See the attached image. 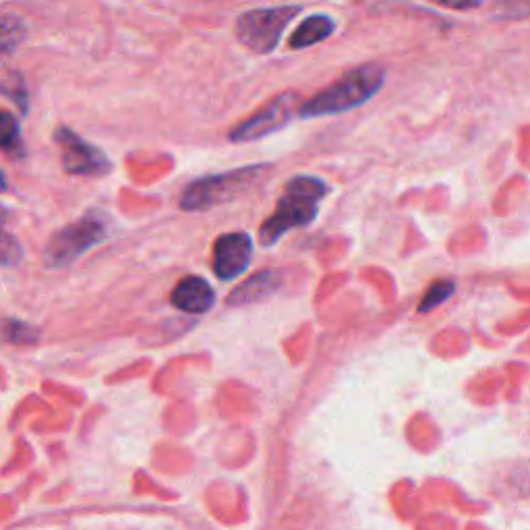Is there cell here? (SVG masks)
<instances>
[{"label": "cell", "instance_id": "6da1fadb", "mask_svg": "<svg viewBox=\"0 0 530 530\" xmlns=\"http://www.w3.org/2000/svg\"><path fill=\"white\" fill-rule=\"evenodd\" d=\"M330 185L317 176L299 174L284 187V195L276 203V212L259 228V243L274 247L284 234L305 228L315 222L319 203L328 197Z\"/></svg>", "mask_w": 530, "mask_h": 530}, {"label": "cell", "instance_id": "7a4b0ae2", "mask_svg": "<svg viewBox=\"0 0 530 530\" xmlns=\"http://www.w3.org/2000/svg\"><path fill=\"white\" fill-rule=\"evenodd\" d=\"M386 83V69L369 63L361 65L357 69L348 71L344 77H340L336 83H332L326 90L313 96L311 100H305L299 108V119H323V116H336L342 112H348L357 106H363L373 96L379 94L381 87Z\"/></svg>", "mask_w": 530, "mask_h": 530}, {"label": "cell", "instance_id": "3957f363", "mask_svg": "<svg viewBox=\"0 0 530 530\" xmlns=\"http://www.w3.org/2000/svg\"><path fill=\"white\" fill-rule=\"evenodd\" d=\"M270 168L272 166L268 164H255L203 176V179H197L185 187L179 199V208L183 212H208L216 205L239 199L255 189L263 179H268Z\"/></svg>", "mask_w": 530, "mask_h": 530}, {"label": "cell", "instance_id": "277c9868", "mask_svg": "<svg viewBox=\"0 0 530 530\" xmlns=\"http://www.w3.org/2000/svg\"><path fill=\"white\" fill-rule=\"evenodd\" d=\"M108 218L102 212H87L79 220L58 230L50 239L44 259L50 268H65L108 237Z\"/></svg>", "mask_w": 530, "mask_h": 530}, {"label": "cell", "instance_id": "5b68a950", "mask_svg": "<svg viewBox=\"0 0 530 530\" xmlns=\"http://www.w3.org/2000/svg\"><path fill=\"white\" fill-rule=\"evenodd\" d=\"M301 9L303 7L299 5H286L247 11L237 19V38L255 54H272L278 48L286 27L294 17H299Z\"/></svg>", "mask_w": 530, "mask_h": 530}, {"label": "cell", "instance_id": "8992f818", "mask_svg": "<svg viewBox=\"0 0 530 530\" xmlns=\"http://www.w3.org/2000/svg\"><path fill=\"white\" fill-rule=\"evenodd\" d=\"M301 104L303 98L299 92H284L272 98L265 106H261L253 116H249V119L241 121L228 133V139L232 143H247L274 135L284 127H288V123L299 114Z\"/></svg>", "mask_w": 530, "mask_h": 530}, {"label": "cell", "instance_id": "52a82bcc", "mask_svg": "<svg viewBox=\"0 0 530 530\" xmlns=\"http://www.w3.org/2000/svg\"><path fill=\"white\" fill-rule=\"evenodd\" d=\"M56 145L61 147L63 156V168L69 174L75 176H104L112 170V162L108 156L100 150V147L92 145L79 137L75 131L67 127H58L54 133Z\"/></svg>", "mask_w": 530, "mask_h": 530}, {"label": "cell", "instance_id": "ba28073f", "mask_svg": "<svg viewBox=\"0 0 530 530\" xmlns=\"http://www.w3.org/2000/svg\"><path fill=\"white\" fill-rule=\"evenodd\" d=\"M253 257V239L245 232H228L216 239L212 268L222 282H230L247 272Z\"/></svg>", "mask_w": 530, "mask_h": 530}, {"label": "cell", "instance_id": "9c48e42d", "mask_svg": "<svg viewBox=\"0 0 530 530\" xmlns=\"http://www.w3.org/2000/svg\"><path fill=\"white\" fill-rule=\"evenodd\" d=\"M170 303L183 313L201 315V313H208L214 307L216 292L208 280L197 278V276H187L174 286L170 294Z\"/></svg>", "mask_w": 530, "mask_h": 530}, {"label": "cell", "instance_id": "30bf717a", "mask_svg": "<svg viewBox=\"0 0 530 530\" xmlns=\"http://www.w3.org/2000/svg\"><path fill=\"white\" fill-rule=\"evenodd\" d=\"M282 286V276L276 270H263L257 272L255 276H251L249 280H245L241 286L234 288L232 294H228L226 303L230 307H243V305H251L257 301H263L272 297L274 292H278V288Z\"/></svg>", "mask_w": 530, "mask_h": 530}, {"label": "cell", "instance_id": "8fae6325", "mask_svg": "<svg viewBox=\"0 0 530 530\" xmlns=\"http://www.w3.org/2000/svg\"><path fill=\"white\" fill-rule=\"evenodd\" d=\"M336 23L330 15H311L307 17L294 34L290 36V48L292 50H305L311 48L334 34Z\"/></svg>", "mask_w": 530, "mask_h": 530}, {"label": "cell", "instance_id": "7c38bea8", "mask_svg": "<svg viewBox=\"0 0 530 530\" xmlns=\"http://www.w3.org/2000/svg\"><path fill=\"white\" fill-rule=\"evenodd\" d=\"M25 40V21L19 15H0V67L19 50Z\"/></svg>", "mask_w": 530, "mask_h": 530}, {"label": "cell", "instance_id": "4fadbf2b", "mask_svg": "<svg viewBox=\"0 0 530 530\" xmlns=\"http://www.w3.org/2000/svg\"><path fill=\"white\" fill-rule=\"evenodd\" d=\"M0 150L17 158L23 154L21 129L9 110H0Z\"/></svg>", "mask_w": 530, "mask_h": 530}, {"label": "cell", "instance_id": "5bb4252c", "mask_svg": "<svg viewBox=\"0 0 530 530\" xmlns=\"http://www.w3.org/2000/svg\"><path fill=\"white\" fill-rule=\"evenodd\" d=\"M454 290H456V284L452 280H439V282L431 284V288L427 290V294L421 301L419 313H427V311L437 309L441 303H446L452 297Z\"/></svg>", "mask_w": 530, "mask_h": 530}, {"label": "cell", "instance_id": "9a60e30c", "mask_svg": "<svg viewBox=\"0 0 530 530\" xmlns=\"http://www.w3.org/2000/svg\"><path fill=\"white\" fill-rule=\"evenodd\" d=\"M0 92L11 98L23 114L27 112V85L19 73H13L7 79H3V83H0Z\"/></svg>", "mask_w": 530, "mask_h": 530}, {"label": "cell", "instance_id": "2e32d148", "mask_svg": "<svg viewBox=\"0 0 530 530\" xmlns=\"http://www.w3.org/2000/svg\"><path fill=\"white\" fill-rule=\"evenodd\" d=\"M23 259V247L11 232L0 228V265H17Z\"/></svg>", "mask_w": 530, "mask_h": 530}, {"label": "cell", "instance_id": "e0dca14e", "mask_svg": "<svg viewBox=\"0 0 530 530\" xmlns=\"http://www.w3.org/2000/svg\"><path fill=\"white\" fill-rule=\"evenodd\" d=\"M36 330L29 328L23 321H7V340L9 342H34Z\"/></svg>", "mask_w": 530, "mask_h": 530}, {"label": "cell", "instance_id": "ac0fdd59", "mask_svg": "<svg viewBox=\"0 0 530 530\" xmlns=\"http://www.w3.org/2000/svg\"><path fill=\"white\" fill-rule=\"evenodd\" d=\"M433 5H441V7H448V9H456V11H470L481 5V0H429Z\"/></svg>", "mask_w": 530, "mask_h": 530}, {"label": "cell", "instance_id": "d6986e66", "mask_svg": "<svg viewBox=\"0 0 530 530\" xmlns=\"http://www.w3.org/2000/svg\"><path fill=\"white\" fill-rule=\"evenodd\" d=\"M9 189V183H7V176H5V172L3 170H0V193H5Z\"/></svg>", "mask_w": 530, "mask_h": 530}]
</instances>
